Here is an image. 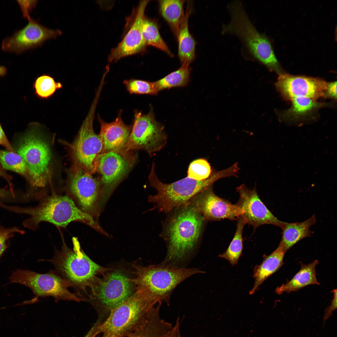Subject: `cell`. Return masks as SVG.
I'll use <instances>...</instances> for the list:
<instances>
[{"label":"cell","instance_id":"7","mask_svg":"<svg viewBox=\"0 0 337 337\" xmlns=\"http://www.w3.org/2000/svg\"><path fill=\"white\" fill-rule=\"evenodd\" d=\"M156 304L144 293L136 291L117 307L110 311L99 325L101 337H127L145 320Z\"/></svg>","mask_w":337,"mask_h":337},{"label":"cell","instance_id":"24","mask_svg":"<svg viewBox=\"0 0 337 337\" xmlns=\"http://www.w3.org/2000/svg\"><path fill=\"white\" fill-rule=\"evenodd\" d=\"M316 222V217L314 215L301 222H284L281 228L282 230V236L279 246L286 252L301 240L311 236L313 232L310 228Z\"/></svg>","mask_w":337,"mask_h":337},{"label":"cell","instance_id":"36","mask_svg":"<svg viewBox=\"0 0 337 337\" xmlns=\"http://www.w3.org/2000/svg\"><path fill=\"white\" fill-rule=\"evenodd\" d=\"M21 9L23 16L28 19L30 18L29 12L36 6L37 1L36 0L17 1Z\"/></svg>","mask_w":337,"mask_h":337},{"label":"cell","instance_id":"20","mask_svg":"<svg viewBox=\"0 0 337 337\" xmlns=\"http://www.w3.org/2000/svg\"><path fill=\"white\" fill-rule=\"evenodd\" d=\"M122 110H120L116 119L107 123L98 115L100 125L99 135L103 148L101 153L125 149L128 142L132 129V125H127L122 120Z\"/></svg>","mask_w":337,"mask_h":337},{"label":"cell","instance_id":"2","mask_svg":"<svg viewBox=\"0 0 337 337\" xmlns=\"http://www.w3.org/2000/svg\"><path fill=\"white\" fill-rule=\"evenodd\" d=\"M185 204L172 217L165 229L168 248L163 262L176 266L188 258L193 253L205 220L192 204Z\"/></svg>","mask_w":337,"mask_h":337},{"label":"cell","instance_id":"14","mask_svg":"<svg viewBox=\"0 0 337 337\" xmlns=\"http://www.w3.org/2000/svg\"><path fill=\"white\" fill-rule=\"evenodd\" d=\"M66 195L81 211L97 220L102 208L99 178L81 168H72Z\"/></svg>","mask_w":337,"mask_h":337},{"label":"cell","instance_id":"12","mask_svg":"<svg viewBox=\"0 0 337 337\" xmlns=\"http://www.w3.org/2000/svg\"><path fill=\"white\" fill-rule=\"evenodd\" d=\"M136 158L131 151L125 149L98 155L95 162V172L100 175L102 206L130 171Z\"/></svg>","mask_w":337,"mask_h":337},{"label":"cell","instance_id":"8","mask_svg":"<svg viewBox=\"0 0 337 337\" xmlns=\"http://www.w3.org/2000/svg\"><path fill=\"white\" fill-rule=\"evenodd\" d=\"M38 125H30L18 143L17 150L28 168V182L32 187L39 188L44 187L51 181L52 168L50 148Z\"/></svg>","mask_w":337,"mask_h":337},{"label":"cell","instance_id":"25","mask_svg":"<svg viewBox=\"0 0 337 337\" xmlns=\"http://www.w3.org/2000/svg\"><path fill=\"white\" fill-rule=\"evenodd\" d=\"M318 264L317 260L308 264L301 263L299 271L290 280L277 287L275 292L281 295L285 292L296 291L308 285H319L315 271L316 266Z\"/></svg>","mask_w":337,"mask_h":337},{"label":"cell","instance_id":"44","mask_svg":"<svg viewBox=\"0 0 337 337\" xmlns=\"http://www.w3.org/2000/svg\"><path fill=\"white\" fill-rule=\"evenodd\" d=\"M84 337H89L88 335H85Z\"/></svg>","mask_w":337,"mask_h":337},{"label":"cell","instance_id":"19","mask_svg":"<svg viewBox=\"0 0 337 337\" xmlns=\"http://www.w3.org/2000/svg\"><path fill=\"white\" fill-rule=\"evenodd\" d=\"M192 204L204 220H219L224 219L237 220L242 214L241 208L217 195L212 185L195 196Z\"/></svg>","mask_w":337,"mask_h":337},{"label":"cell","instance_id":"9","mask_svg":"<svg viewBox=\"0 0 337 337\" xmlns=\"http://www.w3.org/2000/svg\"><path fill=\"white\" fill-rule=\"evenodd\" d=\"M9 280V283L22 284L32 290L35 297L30 302H33L39 297L49 296L53 297L56 301L61 300L78 302L85 301L69 290V287H73L72 284L53 271L41 274L28 270L18 269L12 272Z\"/></svg>","mask_w":337,"mask_h":337},{"label":"cell","instance_id":"35","mask_svg":"<svg viewBox=\"0 0 337 337\" xmlns=\"http://www.w3.org/2000/svg\"><path fill=\"white\" fill-rule=\"evenodd\" d=\"M24 232L16 227L6 228L0 225V258L7 247V241L15 233L23 234Z\"/></svg>","mask_w":337,"mask_h":337},{"label":"cell","instance_id":"5","mask_svg":"<svg viewBox=\"0 0 337 337\" xmlns=\"http://www.w3.org/2000/svg\"><path fill=\"white\" fill-rule=\"evenodd\" d=\"M231 172L227 168L213 171L207 179L195 180L187 177L170 183H164L158 178L155 172V165L153 164L148 177L150 185L157 193L149 197V201L154 204L160 211L168 212L173 208L184 205L197 194L212 185L219 179L230 177Z\"/></svg>","mask_w":337,"mask_h":337},{"label":"cell","instance_id":"11","mask_svg":"<svg viewBox=\"0 0 337 337\" xmlns=\"http://www.w3.org/2000/svg\"><path fill=\"white\" fill-rule=\"evenodd\" d=\"M111 270L92 283L87 289H90V293L87 295L95 305H101L110 311L134 294V286L130 279L121 271Z\"/></svg>","mask_w":337,"mask_h":337},{"label":"cell","instance_id":"40","mask_svg":"<svg viewBox=\"0 0 337 337\" xmlns=\"http://www.w3.org/2000/svg\"><path fill=\"white\" fill-rule=\"evenodd\" d=\"M0 177L4 178L8 182L9 186L10 189L12 192H13V189L12 184L11 182V178L7 175L3 170L2 167L0 166Z\"/></svg>","mask_w":337,"mask_h":337},{"label":"cell","instance_id":"16","mask_svg":"<svg viewBox=\"0 0 337 337\" xmlns=\"http://www.w3.org/2000/svg\"><path fill=\"white\" fill-rule=\"evenodd\" d=\"M28 20V23L24 27L3 40V50L20 53L40 46L46 41L61 34L59 30L47 28L31 17Z\"/></svg>","mask_w":337,"mask_h":337},{"label":"cell","instance_id":"6","mask_svg":"<svg viewBox=\"0 0 337 337\" xmlns=\"http://www.w3.org/2000/svg\"><path fill=\"white\" fill-rule=\"evenodd\" d=\"M230 21L223 26L222 32L234 34L244 43L253 57L272 71L280 73V66L270 41L259 32L248 18L239 1L231 2L229 6Z\"/></svg>","mask_w":337,"mask_h":337},{"label":"cell","instance_id":"39","mask_svg":"<svg viewBox=\"0 0 337 337\" xmlns=\"http://www.w3.org/2000/svg\"><path fill=\"white\" fill-rule=\"evenodd\" d=\"M326 95L334 99L337 98V82L328 83Z\"/></svg>","mask_w":337,"mask_h":337},{"label":"cell","instance_id":"30","mask_svg":"<svg viewBox=\"0 0 337 337\" xmlns=\"http://www.w3.org/2000/svg\"><path fill=\"white\" fill-rule=\"evenodd\" d=\"M0 163L4 168L22 175L29 181L30 176L28 168L18 154L8 150L0 149Z\"/></svg>","mask_w":337,"mask_h":337},{"label":"cell","instance_id":"29","mask_svg":"<svg viewBox=\"0 0 337 337\" xmlns=\"http://www.w3.org/2000/svg\"><path fill=\"white\" fill-rule=\"evenodd\" d=\"M191 69L189 66L182 64L178 70L154 82L158 91L165 89L187 85L189 81Z\"/></svg>","mask_w":337,"mask_h":337},{"label":"cell","instance_id":"15","mask_svg":"<svg viewBox=\"0 0 337 337\" xmlns=\"http://www.w3.org/2000/svg\"><path fill=\"white\" fill-rule=\"evenodd\" d=\"M150 1H140L133 10L127 20L129 29L122 41L111 50L108 57L109 62H115L127 56L145 52L147 46L143 38L142 27L145 9Z\"/></svg>","mask_w":337,"mask_h":337},{"label":"cell","instance_id":"41","mask_svg":"<svg viewBox=\"0 0 337 337\" xmlns=\"http://www.w3.org/2000/svg\"><path fill=\"white\" fill-rule=\"evenodd\" d=\"M7 196V191L5 188H0V203L5 200Z\"/></svg>","mask_w":337,"mask_h":337},{"label":"cell","instance_id":"32","mask_svg":"<svg viewBox=\"0 0 337 337\" xmlns=\"http://www.w3.org/2000/svg\"><path fill=\"white\" fill-rule=\"evenodd\" d=\"M290 100L292 105L286 114L294 118L304 115L320 105L316 100L306 97H295Z\"/></svg>","mask_w":337,"mask_h":337},{"label":"cell","instance_id":"13","mask_svg":"<svg viewBox=\"0 0 337 337\" xmlns=\"http://www.w3.org/2000/svg\"><path fill=\"white\" fill-rule=\"evenodd\" d=\"M132 126L126 150H144L152 155L166 144L168 137L164 127L156 120L152 108L145 115L135 110Z\"/></svg>","mask_w":337,"mask_h":337},{"label":"cell","instance_id":"26","mask_svg":"<svg viewBox=\"0 0 337 337\" xmlns=\"http://www.w3.org/2000/svg\"><path fill=\"white\" fill-rule=\"evenodd\" d=\"M158 2L160 14L177 37L184 16L183 6L185 1L162 0Z\"/></svg>","mask_w":337,"mask_h":337},{"label":"cell","instance_id":"17","mask_svg":"<svg viewBox=\"0 0 337 337\" xmlns=\"http://www.w3.org/2000/svg\"><path fill=\"white\" fill-rule=\"evenodd\" d=\"M239 197L236 204L241 208V216L246 224L254 228L264 224H271L281 228L284 222L278 219L259 198L256 187L250 189L242 184L237 188Z\"/></svg>","mask_w":337,"mask_h":337},{"label":"cell","instance_id":"3","mask_svg":"<svg viewBox=\"0 0 337 337\" xmlns=\"http://www.w3.org/2000/svg\"><path fill=\"white\" fill-rule=\"evenodd\" d=\"M62 245L56 249L52 258L47 260L54 266L55 271L61 277L72 284L79 297L85 293L90 286L98 278L111 270L96 264L81 248L78 238L73 237V249L66 244L61 233Z\"/></svg>","mask_w":337,"mask_h":337},{"label":"cell","instance_id":"28","mask_svg":"<svg viewBox=\"0 0 337 337\" xmlns=\"http://www.w3.org/2000/svg\"><path fill=\"white\" fill-rule=\"evenodd\" d=\"M236 230L234 237L226 251L219 257L228 261L231 265H236L242 255L243 249L242 233L246 224L241 216L237 218Z\"/></svg>","mask_w":337,"mask_h":337},{"label":"cell","instance_id":"43","mask_svg":"<svg viewBox=\"0 0 337 337\" xmlns=\"http://www.w3.org/2000/svg\"><path fill=\"white\" fill-rule=\"evenodd\" d=\"M7 73L6 68L3 66L0 65V76L5 75Z\"/></svg>","mask_w":337,"mask_h":337},{"label":"cell","instance_id":"27","mask_svg":"<svg viewBox=\"0 0 337 337\" xmlns=\"http://www.w3.org/2000/svg\"><path fill=\"white\" fill-rule=\"evenodd\" d=\"M142 33L147 46L154 47L170 56H173V54L161 37L158 24L154 20L145 16L142 24Z\"/></svg>","mask_w":337,"mask_h":337},{"label":"cell","instance_id":"31","mask_svg":"<svg viewBox=\"0 0 337 337\" xmlns=\"http://www.w3.org/2000/svg\"><path fill=\"white\" fill-rule=\"evenodd\" d=\"M33 87L38 97L47 98L52 95L57 89L61 88L62 85L60 82H56L50 76L44 74L37 78Z\"/></svg>","mask_w":337,"mask_h":337},{"label":"cell","instance_id":"22","mask_svg":"<svg viewBox=\"0 0 337 337\" xmlns=\"http://www.w3.org/2000/svg\"><path fill=\"white\" fill-rule=\"evenodd\" d=\"M161 305L154 306L144 321L127 337H165L173 326L161 317Z\"/></svg>","mask_w":337,"mask_h":337},{"label":"cell","instance_id":"37","mask_svg":"<svg viewBox=\"0 0 337 337\" xmlns=\"http://www.w3.org/2000/svg\"><path fill=\"white\" fill-rule=\"evenodd\" d=\"M332 292L333 293L334 296L330 305L325 310V313L323 318L324 322L323 328L326 321L333 315V312L337 309L336 289H334Z\"/></svg>","mask_w":337,"mask_h":337},{"label":"cell","instance_id":"10","mask_svg":"<svg viewBox=\"0 0 337 337\" xmlns=\"http://www.w3.org/2000/svg\"><path fill=\"white\" fill-rule=\"evenodd\" d=\"M101 90H97L88 114L72 144L71 154L73 167L80 168L93 174L95 172V162L101 153L103 144L99 134L94 131V115Z\"/></svg>","mask_w":337,"mask_h":337},{"label":"cell","instance_id":"38","mask_svg":"<svg viewBox=\"0 0 337 337\" xmlns=\"http://www.w3.org/2000/svg\"><path fill=\"white\" fill-rule=\"evenodd\" d=\"M0 145L5 147L8 150L16 152L8 140L0 124Z\"/></svg>","mask_w":337,"mask_h":337},{"label":"cell","instance_id":"34","mask_svg":"<svg viewBox=\"0 0 337 337\" xmlns=\"http://www.w3.org/2000/svg\"><path fill=\"white\" fill-rule=\"evenodd\" d=\"M213 171L210 164L203 158L196 159L190 164L187 177L198 181L208 178Z\"/></svg>","mask_w":337,"mask_h":337},{"label":"cell","instance_id":"18","mask_svg":"<svg viewBox=\"0 0 337 337\" xmlns=\"http://www.w3.org/2000/svg\"><path fill=\"white\" fill-rule=\"evenodd\" d=\"M327 84L319 78L280 73L275 85L287 100L306 97L316 100L326 95Z\"/></svg>","mask_w":337,"mask_h":337},{"label":"cell","instance_id":"1","mask_svg":"<svg viewBox=\"0 0 337 337\" xmlns=\"http://www.w3.org/2000/svg\"><path fill=\"white\" fill-rule=\"evenodd\" d=\"M40 202L34 207H22L11 206L2 203L0 206L17 213L28 215L30 217L23 222L25 227L35 231L40 223L46 222L57 227L66 228L73 221L85 224L103 234L105 231L95 219L84 213L66 195L53 193L45 195L39 198Z\"/></svg>","mask_w":337,"mask_h":337},{"label":"cell","instance_id":"21","mask_svg":"<svg viewBox=\"0 0 337 337\" xmlns=\"http://www.w3.org/2000/svg\"><path fill=\"white\" fill-rule=\"evenodd\" d=\"M184 16L180 25L177 37L178 43V56L182 64L189 66L195 58L196 42L190 32L189 17L193 11L192 2H187Z\"/></svg>","mask_w":337,"mask_h":337},{"label":"cell","instance_id":"4","mask_svg":"<svg viewBox=\"0 0 337 337\" xmlns=\"http://www.w3.org/2000/svg\"><path fill=\"white\" fill-rule=\"evenodd\" d=\"M134 278L130 280L136 291L144 293L157 304H169L171 294L180 283L203 271L197 268L180 267L163 262L144 266L133 265Z\"/></svg>","mask_w":337,"mask_h":337},{"label":"cell","instance_id":"23","mask_svg":"<svg viewBox=\"0 0 337 337\" xmlns=\"http://www.w3.org/2000/svg\"><path fill=\"white\" fill-rule=\"evenodd\" d=\"M286 252L280 246L271 254L264 257L261 263L255 266L253 277L255 283L253 288L250 291L252 295L258 289L259 286L266 279L278 271L283 264V258Z\"/></svg>","mask_w":337,"mask_h":337},{"label":"cell","instance_id":"33","mask_svg":"<svg viewBox=\"0 0 337 337\" xmlns=\"http://www.w3.org/2000/svg\"><path fill=\"white\" fill-rule=\"evenodd\" d=\"M123 83L130 94L156 95L158 92L154 82L131 79L124 80Z\"/></svg>","mask_w":337,"mask_h":337},{"label":"cell","instance_id":"42","mask_svg":"<svg viewBox=\"0 0 337 337\" xmlns=\"http://www.w3.org/2000/svg\"><path fill=\"white\" fill-rule=\"evenodd\" d=\"M165 337H181L180 334L175 331H171L168 332Z\"/></svg>","mask_w":337,"mask_h":337}]
</instances>
